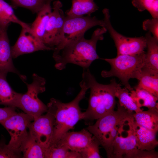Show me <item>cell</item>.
Here are the masks:
<instances>
[{
    "label": "cell",
    "mask_w": 158,
    "mask_h": 158,
    "mask_svg": "<svg viewBox=\"0 0 158 158\" xmlns=\"http://www.w3.org/2000/svg\"><path fill=\"white\" fill-rule=\"evenodd\" d=\"M107 31L104 27L97 28L90 39L83 37L60 50L54 51L53 57L55 61L56 68L63 70L68 63L77 65L83 69L89 68L94 61L99 58L97 53V44L99 40L103 39V35Z\"/></svg>",
    "instance_id": "6da1fadb"
},
{
    "label": "cell",
    "mask_w": 158,
    "mask_h": 158,
    "mask_svg": "<svg viewBox=\"0 0 158 158\" xmlns=\"http://www.w3.org/2000/svg\"><path fill=\"white\" fill-rule=\"evenodd\" d=\"M82 80L90 90L88 107L83 112V119L97 120L113 111L116 103L115 92L119 84L112 79L108 84L98 83L89 68L83 69Z\"/></svg>",
    "instance_id": "7a4b0ae2"
},
{
    "label": "cell",
    "mask_w": 158,
    "mask_h": 158,
    "mask_svg": "<svg viewBox=\"0 0 158 158\" xmlns=\"http://www.w3.org/2000/svg\"><path fill=\"white\" fill-rule=\"evenodd\" d=\"M79 85L80 91L70 102L63 103L54 98L50 99L49 102L54 110L55 123L52 137L48 147L55 146L64 134L73 128L79 120L83 119V112L79 104L85 98L88 88L83 80Z\"/></svg>",
    "instance_id": "3957f363"
},
{
    "label": "cell",
    "mask_w": 158,
    "mask_h": 158,
    "mask_svg": "<svg viewBox=\"0 0 158 158\" xmlns=\"http://www.w3.org/2000/svg\"><path fill=\"white\" fill-rule=\"evenodd\" d=\"M145 52L136 55H120L111 59H101L111 66L110 70H103L101 73L104 78H117L122 85L129 91L133 89L129 81L130 78L139 80L145 66Z\"/></svg>",
    "instance_id": "277c9868"
},
{
    "label": "cell",
    "mask_w": 158,
    "mask_h": 158,
    "mask_svg": "<svg viewBox=\"0 0 158 158\" xmlns=\"http://www.w3.org/2000/svg\"><path fill=\"white\" fill-rule=\"evenodd\" d=\"M134 113L128 111L118 103L117 110L97 119L94 124L87 127L86 129L93 135L104 149L108 158L113 157L109 145L111 131L123 119Z\"/></svg>",
    "instance_id": "5b68a950"
},
{
    "label": "cell",
    "mask_w": 158,
    "mask_h": 158,
    "mask_svg": "<svg viewBox=\"0 0 158 158\" xmlns=\"http://www.w3.org/2000/svg\"><path fill=\"white\" fill-rule=\"evenodd\" d=\"M32 82L30 84L24 82L27 90L25 93H21L17 108L32 116L34 120L46 112L48 107L38 97L39 94L45 90V79L35 73L32 75Z\"/></svg>",
    "instance_id": "8992f818"
},
{
    "label": "cell",
    "mask_w": 158,
    "mask_h": 158,
    "mask_svg": "<svg viewBox=\"0 0 158 158\" xmlns=\"http://www.w3.org/2000/svg\"><path fill=\"white\" fill-rule=\"evenodd\" d=\"M104 27L103 20L90 16L79 17L66 16L60 41L58 46L53 51H57L66 45L84 37L85 32L96 26Z\"/></svg>",
    "instance_id": "52a82bcc"
},
{
    "label": "cell",
    "mask_w": 158,
    "mask_h": 158,
    "mask_svg": "<svg viewBox=\"0 0 158 158\" xmlns=\"http://www.w3.org/2000/svg\"><path fill=\"white\" fill-rule=\"evenodd\" d=\"M104 18V26L113 40L117 49V55H136L144 52L146 47L145 36L131 37L124 36L119 33L113 28L110 20L108 9L102 11Z\"/></svg>",
    "instance_id": "ba28073f"
},
{
    "label": "cell",
    "mask_w": 158,
    "mask_h": 158,
    "mask_svg": "<svg viewBox=\"0 0 158 158\" xmlns=\"http://www.w3.org/2000/svg\"><path fill=\"white\" fill-rule=\"evenodd\" d=\"M133 122V114L120 123L113 143V158H123L128 152L137 148Z\"/></svg>",
    "instance_id": "9c48e42d"
},
{
    "label": "cell",
    "mask_w": 158,
    "mask_h": 158,
    "mask_svg": "<svg viewBox=\"0 0 158 158\" xmlns=\"http://www.w3.org/2000/svg\"><path fill=\"white\" fill-rule=\"evenodd\" d=\"M34 120L31 116L24 112H16L0 122L7 130L11 136L8 145L12 148L20 150L22 142L26 137L27 129L30 123Z\"/></svg>",
    "instance_id": "30bf717a"
},
{
    "label": "cell",
    "mask_w": 158,
    "mask_h": 158,
    "mask_svg": "<svg viewBox=\"0 0 158 158\" xmlns=\"http://www.w3.org/2000/svg\"><path fill=\"white\" fill-rule=\"evenodd\" d=\"M47 113L35 119L29 125L28 132L41 145L47 148L50 145L54 132V110L49 103L47 105Z\"/></svg>",
    "instance_id": "8fae6325"
},
{
    "label": "cell",
    "mask_w": 158,
    "mask_h": 158,
    "mask_svg": "<svg viewBox=\"0 0 158 158\" xmlns=\"http://www.w3.org/2000/svg\"><path fill=\"white\" fill-rule=\"evenodd\" d=\"M62 7V4L59 0L54 1L43 36V43L53 50L59 44L66 16Z\"/></svg>",
    "instance_id": "7c38bea8"
},
{
    "label": "cell",
    "mask_w": 158,
    "mask_h": 158,
    "mask_svg": "<svg viewBox=\"0 0 158 158\" xmlns=\"http://www.w3.org/2000/svg\"><path fill=\"white\" fill-rule=\"evenodd\" d=\"M22 30L15 44L11 47L13 58L24 54L41 50H50L44 43L32 32L30 26L22 28Z\"/></svg>",
    "instance_id": "4fadbf2b"
},
{
    "label": "cell",
    "mask_w": 158,
    "mask_h": 158,
    "mask_svg": "<svg viewBox=\"0 0 158 158\" xmlns=\"http://www.w3.org/2000/svg\"><path fill=\"white\" fill-rule=\"evenodd\" d=\"M92 138V134L86 129L79 131H68L53 147H64L70 150L79 153L90 143Z\"/></svg>",
    "instance_id": "5bb4252c"
},
{
    "label": "cell",
    "mask_w": 158,
    "mask_h": 158,
    "mask_svg": "<svg viewBox=\"0 0 158 158\" xmlns=\"http://www.w3.org/2000/svg\"><path fill=\"white\" fill-rule=\"evenodd\" d=\"M7 29L0 28V73L7 75L9 72L14 73L25 82L26 76L20 74L13 64Z\"/></svg>",
    "instance_id": "9a60e30c"
},
{
    "label": "cell",
    "mask_w": 158,
    "mask_h": 158,
    "mask_svg": "<svg viewBox=\"0 0 158 158\" xmlns=\"http://www.w3.org/2000/svg\"><path fill=\"white\" fill-rule=\"evenodd\" d=\"M133 126L137 148L142 150H154L158 145L157 133L142 127L134 120Z\"/></svg>",
    "instance_id": "2e32d148"
},
{
    "label": "cell",
    "mask_w": 158,
    "mask_h": 158,
    "mask_svg": "<svg viewBox=\"0 0 158 158\" xmlns=\"http://www.w3.org/2000/svg\"><path fill=\"white\" fill-rule=\"evenodd\" d=\"M47 148L38 142L28 131L21 143L20 150L23 158H45Z\"/></svg>",
    "instance_id": "e0dca14e"
},
{
    "label": "cell",
    "mask_w": 158,
    "mask_h": 158,
    "mask_svg": "<svg viewBox=\"0 0 158 158\" xmlns=\"http://www.w3.org/2000/svg\"><path fill=\"white\" fill-rule=\"evenodd\" d=\"M135 87L144 89L158 97V72L144 66Z\"/></svg>",
    "instance_id": "ac0fdd59"
},
{
    "label": "cell",
    "mask_w": 158,
    "mask_h": 158,
    "mask_svg": "<svg viewBox=\"0 0 158 158\" xmlns=\"http://www.w3.org/2000/svg\"><path fill=\"white\" fill-rule=\"evenodd\" d=\"M145 38L147 51L145 52V66L158 72V39L148 32Z\"/></svg>",
    "instance_id": "d6986e66"
},
{
    "label": "cell",
    "mask_w": 158,
    "mask_h": 158,
    "mask_svg": "<svg viewBox=\"0 0 158 158\" xmlns=\"http://www.w3.org/2000/svg\"><path fill=\"white\" fill-rule=\"evenodd\" d=\"M6 75L0 73V105L17 107L21 93L12 88L6 80Z\"/></svg>",
    "instance_id": "ffe728a7"
},
{
    "label": "cell",
    "mask_w": 158,
    "mask_h": 158,
    "mask_svg": "<svg viewBox=\"0 0 158 158\" xmlns=\"http://www.w3.org/2000/svg\"><path fill=\"white\" fill-rule=\"evenodd\" d=\"M130 92V95L139 107H145L158 111V97L144 89L135 87V90Z\"/></svg>",
    "instance_id": "44dd1931"
},
{
    "label": "cell",
    "mask_w": 158,
    "mask_h": 158,
    "mask_svg": "<svg viewBox=\"0 0 158 158\" xmlns=\"http://www.w3.org/2000/svg\"><path fill=\"white\" fill-rule=\"evenodd\" d=\"M133 117L135 122L146 129L157 133L158 131V111L148 109L134 112Z\"/></svg>",
    "instance_id": "7402d4cb"
},
{
    "label": "cell",
    "mask_w": 158,
    "mask_h": 158,
    "mask_svg": "<svg viewBox=\"0 0 158 158\" xmlns=\"http://www.w3.org/2000/svg\"><path fill=\"white\" fill-rule=\"evenodd\" d=\"M71 8L66 11V16L79 17L90 15L98 10V7L93 0H71Z\"/></svg>",
    "instance_id": "603a6c76"
},
{
    "label": "cell",
    "mask_w": 158,
    "mask_h": 158,
    "mask_svg": "<svg viewBox=\"0 0 158 158\" xmlns=\"http://www.w3.org/2000/svg\"><path fill=\"white\" fill-rule=\"evenodd\" d=\"M51 3H49L46 4L37 13V16L35 19L30 25L32 32L43 42L45 29L52 11Z\"/></svg>",
    "instance_id": "cb8c5ba5"
},
{
    "label": "cell",
    "mask_w": 158,
    "mask_h": 158,
    "mask_svg": "<svg viewBox=\"0 0 158 158\" xmlns=\"http://www.w3.org/2000/svg\"><path fill=\"white\" fill-rule=\"evenodd\" d=\"M11 23L18 24L22 28L28 27L30 26L17 17L10 5L4 0H0V28L7 29Z\"/></svg>",
    "instance_id": "d4e9b609"
},
{
    "label": "cell",
    "mask_w": 158,
    "mask_h": 158,
    "mask_svg": "<svg viewBox=\"0 0 158 158\" xmlns=\"http://www.w3.org/2000/svg\"><path fill=\"white\" fill-rule=\"evenodd\" d=\"M119 84L116 87L115 97L118 99L119 104L130 112H138L143 110L136 104L129 94V91L126 88L121 87Z\"/></svg>",
    "instance_id": "484cf974"
},
{
    "label": "cell",
    "mask_w": 158,
    "mask_h": 158,
    "mask_svg": "<svg viewBox=\"0 0 158 158\" xmlns=\"http://www.w3.org/2000/svg\"><path fill=\"white\" fill-rule=\"evenodd\" d=\"M45 158H82L80 154L64 147H50L47 148Z\"/></svg>",
    "instance_id": "4316f807"
},
{
    "label": "cell",
    "mask_w": 158,
    "mask_h": 158,
    "mask_svg": "<svg viewBox=\"0 0 158 158\" xmlns=\"http://www.w3.org/2000/svg\"><path fill=\"white\" fill-rule=\"evenodd\" d=\"M15 6L28 9L37 13L46 4L55 0H10Z\"/></svg>",
    "instance_id": "83f0119b"
},
{
    "label": "cell",
    "mask_w": 158,
    "mask_h": 158,
    "mask_svg": "<svg viewBox=\"0 0 158 158\" xmlns=\"http://www.w3.org/2000/svg\"><path fill=\"white\" fill-rule=\"evenodd\" d=\"M140 12L147 10L153 18H158V0H130Z\"/></svg>",
    "instance_id": "f1b7e54d"
},
{
    "label": "cell",
    "mask_w": 158,
    "mask_h": 158,
    "mask_svg": "<svg viewBox=\"0 0 158 158\" xmlns=\"http://www.w3.org/2000/svg\"><path fill=\"white\" fill-rule=\"evenodd\" d=\"M99 142L93 136L90 143L79 152L82 158H101L99 151Z\"/></svg>",
    "instance_id": "f546056e"
},
{
    "label": "cell",
    "mask_w": 158,
    "mask_h": 158,
    "mask_svg": "<svg viewBox=\"0 0 158 158\" xmlns=\"http://www.w3.org/2000/svg\"><path fill=\"white\" fill-rule=\"evenodd\" d=\"M125 158H158V153L155 150H142L137 148L133 149L125 154Z\"/></svg>",
    "instance_id": "4dcf8cb0"
},
{
    "label": "cell",
    "mask_w": 158,
    "mask_h": 158,
    "mask_svg": "<svg viewBox=\"0 0 158 158\" xmlns=\"http://www.w3.org/2000/svg\"><path fill=\"white\" fill-rule=\"evenodd\" d=\"M4 140H0V158H23L21 151L12 148L8 144H6Z\"/></svg>",
    "instance_id": "1f68e13d"
},
{
    "label": "cell",
    "mask_w": 158,
    "mask_h": 158,
    "mask_svg": "<svg viewBox=\"0 0 158 158\" xmlns=\"http://www.w3.org/2000/svg\"><path fill=\"white\" fill-rule=\"evenodd\" d=\"M143 29L152 33L158 39V18H153L145 20L142 23Z\"/></svg>",
    "instance_id": "d6a6232c"
},
{
    "label": "cell",
    "mask_w": 158,
    "mask_h": 158,
    "mask_svg": "<svg viewBox=\"0 0 158 158\" xmlns=\"http://www.w3.org/2000/svg\"><path fill=\"white\" fill-rule=\"evenodd\" d=\"M16 112L15 107L6 106L4 108H0V122Z\"/></svg>",
    "instance_id": "836d02e7"
}]
</instances>
